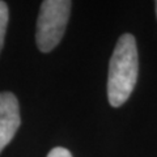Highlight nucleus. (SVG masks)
I'll list each match as a JSON object with an SVG mask.
<instances>
[{
	"instance_id": "3",
	"label": "nucleus",
	"mask_w": 157,
	"mask_h": 157,
	"mask_svg": "<svg viewBox=\"0 0 157 157\" xmlns=\"http://www.w3.org/2000/svg\"><path fill=\"white\" fill-rule=\"evenodd\" d=\"M21 118L16 96L11 92L0 93V153L16 135Z\"/></svg>"
},
{
	"instance_id": "4",
	"label": "nucleus",
	"mask_w": 157,
	"mask_h": 157,
	"mask_svg": "<svg viewBox=\"0 0 157 157\" xmlns=\"http://www.w3.org/2000/svg\"><path fill=\"white\" fill-rule=\"evenodd\" d=\"M8 20H9L8 6L4 2L0 0V51H2L3 45H4V38H6Z\"/></svg>"
},
{
	"instance_id": "5",
	"label": "nucleus",
	"mask_w": 157,
	"mask_h": 157,
	"mask_svg": "<svg viewBox=\"0 0 157 157\" xmlns=\"http://www.w3.org/2000/svg\"><path fill=\"white\" fill-rule=\"evenodd\" d=\"M47 157H72V155L68 149L62 148V147H56V148H54L48 152Z\"/></svg>"
},
{
	"instance_id": "2",
	"label": "nucleus",
	"mask_w": 157,
	"mask_h": 157,
	"mask_svg": "<svg viewBox=\"0 0 157 157\" xmlns=\"http://www.w3.org/2000/svg\"><path fill=\"white\" fill-rule=\"evenodd\" d=\"M70 0H45L41 4L36 41L39 51L50 52L62 41L70 20Z\"/></svg>"
},
{
	"instance_id": "6",
	"label": "nucleus",
	"mask_w": 157,
	"mask_h": 157,
	"mask_svg": "<svg viewBox=\"0 0 157 157\" xmlns=\"http://www.w3.org/2000/svg\"><path fill=\"white\" fill-rule=\"evenodd\" d=\"M156 13H157V2H156Z\"/></svg>"
},
{
	"instance_id": "1",
	"label": "nucleus",
	"mask_w": 157,
	"mask_h": 157,
	"mask_svg": "<svg viewBox=\"0 0 157 157\" xmlns=\"http://www.w3.org/2000/svg\"><path fill=\"white\" fill-rule=\"evenodd\" d=\"M136 39L126 33L118 39L109 63L107 98L113 107H119L128 100L137 80Z\"/></svg>"
}]
</instances>
